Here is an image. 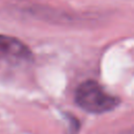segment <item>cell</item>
I'll use <instances>...</instances> for the list:
<instances>
[{"label": "cell", "instance_id": "obj_3", "mask_svg": "<svg viewBox=\"0 0 134 134\" xmlns=\"http://www.w3.org/2000/svg\"><path fill=\"white\" fill-rule=\"evenodd\" d=\"M121 134H134V126H133L132 128H130V129L126 130V131H125V132H122Z\"/></svg>", "mask_w": 134, "mask_h": 134}, {"label": "cell", "instance_id": "obj_2", "mask_svg": "<svg viewBox=\"0 0 134 134\" xmlns=\"http://www.w3.org/2000/svg\"><path fill=\"white\" fill-rule=\"evenodd\" d=\"M0 58L10 63H23L31 61L32 52L18 38L0 34Z\"/></svg>", "mask_w": 134, "mask_h": 134}, {"label": "cell", "instance_id": "obj_1", "mask_svg": "<svg viewBox=\"0 0 134 134\" xmlns=\"http://www.w3.org/2000/svg\"><path fill=\"white\" fill-rule=\"evenodd\" d=\"M75 104L84 111L92 114H103L114 110L120 99L108 92L98 82L87 80L82 82L74 92Z\"/></svg>", "mask_w": 134, "mask_h": 134}]
</instances>
